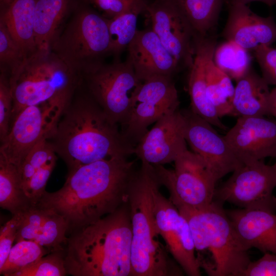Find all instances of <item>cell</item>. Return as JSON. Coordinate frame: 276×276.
<instances>
[{"mask_svg": "<svg viewBox=\"0 0 276 276\" xmlns=\"http://www.w3.org/2000/svg\"><path fill=\"white\" fill-rule=\"evenodd\" d=\"M134 164L135 160L116 156L82 166L68 172L60 189L45 191L36 205L61 215L71 233L114 212L128 201Z\"/></svg>", "mask_w": 276, "mask_h": 276, "instance_id": "cell-1", "label": "cell"}, {"mask_svg": "<svg viewBox=\"0 0 276 276\" xmlns=\"http://www.w3.org/2000/svg\"><path fill=\"white\" fill-rule=\"evenodd\" d=\"M66 164L68 172L113 157H127L134 147L82 84L48 138Z\"/></svg>", "mask_w": 276, "mask_h": 276, "instance_id": "cell-2", "label": "cell"}, {"mask_svg": "<svg viewBox=\"0 0 276 276\" xmlns=\"http://www.w3.org/2000/svg\"><path fill=\"white\" fill-rule=\"evenodd\" d=\"M132 225L128 201L114 212L71 233L65 267L74 276H131Z\"/></svg>", "mask_w": 276, "mask_h": 276, "instance_id": "cell-3", "label": "cell"}, {"mask_svg": "<svg viewBox=\"0 0 276 276\" xmlns=\"http://www.w3.org/2000/svg\"><path fill=\"white\" fill-rule=\"evenodd\" d=\"M160 183L154 166L141 161L128 191L132 225L131 276H180L185 273L161 243L153 211V190Z\"/></svg>", "mask_w": 276, "mask_h": 276, "instance_id": "cell-4", "label": "cell"}, {"mask_svg": "<svg viewBox=\"0 0 276 276\" xmlns=\"http://www.w3.org/2000/svg\"><path fill=\"white\" fill-rule=\"evenodd\" d=\"M10 83L13 99L12 122L24 108L44 102L62 114L81 85L82 76L51 49L37 50Z\"/></svg>", "mask_w": 276, "mask_h": 276, "instance_id": "cell-5", "label": "cell"}, {"mask_svg": "<svg viewBox=\"0 0 276 276\" xmlns=\"http://www.w3.org/2000/svg\"><path fill=\"white\" fill-rule=\"evenodd\" d=\"M222 204L213 200L198 210L180 209L190 226L196 251L209 250L213 266L204 269L210 275L241 276L251 261Z\"/></svg>", "mask_w": 276, "mask_h": 276, "instance_id": "cell-6", "label": "cell"}, {"mask_svg": "<svg viewBox=\"0 0 276 276\" xmlns=\"http://www.w3.org/2000/svg\"><path fill=\"white\" fill-rule=\"evenodd\" d=\"M83 0L55 37L51 50L82 75L110 55L108 19Z\"/></svg>", "mask_w": 276, "mask_h": 276, "instance_id": "cell-7", "label": "cell"}, {"mask_svg": "<svg viewBox=\"0 0 276 276\" xmlns=\"http://www.w3.org/2000/svg\"><path fill=\"white\" fill-rule=\"evenodd\" d=\"M143 82L126 60L105 62L82 75V85L116 123L127 121L132 100Z\"/></svg>", "mask_w": 276, "mask_h": 276, "instance_id": "cell-8", "label": "cell"}, {"mask_svg": "<svg viewBox=\"0 0 276 276\" xmlns=\"http://www.w3.org/2000/svg\"><path fill=\"white\" fill-rule=\"evenodd\" d=\"M174 163L173 169L153 166L161 186L169 191V200L178 210H198L210 204L217 181L204 160L188 150Z\"/></svg>", "mask_w": 276, "mask_h": 276, "instance_id": "cell-9", "label": "cell"}, {"mask_svg": "<svg viewBox=\"0 0 276 276\" xmlns=\"http://www.w3.org/2000/svg\"><path fill=\"white\" fill-rule=\"evenodd\" d=\"M276 187V164H265L263 160L243 164L231 177L216 189L214 200L227 202L242 209H260L274 213L276 198L272 192Z\"/></svg>", "mask_w": 276, "mask_h": 276, "instance_id": "cell-10", "label": "cell"}, {"mask_svg": "<svg viewBox=\"0 0 276 276\" xmlns=\"http://www.w3.org/2000/svg\"><path fill=\"white\" fill-rule=\"evenodd\" d=\"M179 106L172 77L156 76L144 81L132 100L127 121L121 126L122 135L135 147L150 125Z\"/></svg>", "mask_w": 276, "mask_h": 276, "instance_id": "cell-11", "label": "cell"}, {"mask_svg": "<svg viewBox=\"0 0 276 276\" xmlns=\"http://www.w3.org/2000/svg\"><path fill=\"white\" fill-rule=\"evenodd\" d=\"M62 113L44 102L27 106L13 119L9 132L1 142L0 155L18 168L41 140L48 138Z\"/></svg>", "mask_w": 276, "mask_h": 276, "instance_id": "cell-12", "label": "cell"}, {"mask_svg": "<svg viewBox=\"0 0 276 276\" xmlns=\"http://www.w3.org/2000/svg\"><path fill=\"white\" fill-rule=\"evenodd\" d=\"M157 183L153 190V211L157 231L172 258L189 276L201 275L195 255V246L188 222L177 208L159 191Z\"/></svg>", "mask_w": 276, "mask_h": 276, "instance_id": "cell-13", "label": "cell"}, {"mask_svg": "<svg viewBox=\"0 0 276 276\" xmlns=\"http://www.w3.org/2000/svg\"><path fill=\"white\" fill-rule=\"evenodd\" d=\"M146 11L151 29L181 69L189 68L193 61L196 35L175 0H154L148 3Z\"/></svg>", "mask_w": 276, "mask_h": 276, "instance_id": "cell-14", "label": "cell"}, {"mask_svg": "<svg viewBox=\"0 0 276 276\" xmlns=\"http://www.w3.org/2000/svg\"><path fill=\"white\" fill-rule=\"evenodd\" d=\"M181 112L187 144L192 152L204 160L217 181L243 165L225 136L219 134L212 124L191 108Z\"/></svg>", "mask_w": 276, "mask_h": 276, "instance_id": "cell-15", "label": "cell"}, {"mask_svg": "<svg viewBox=\"0 0 276 276\" xmlns=\"http://www.w3.org/2000/svg\"><path fill=\"white\" fill-rule=\"evenodd\" d=\"M185 121L179 109L157 120L134 149L141 161L153 166L174 162L188 150L185 135Z\"/></svg>", "mask_w": 276, "mask_h": 276, "instance_id": "cell-16", "label": "cell"}, {"mask_svg": "<svg viewBox=\"0 0 276 276\" xmlns=\"http://www.w3.org/2000/svg\"><path fill=\"white\" fill-rule=\"evenodd\" d=\"M224 136L243 164L276 157V119L238 117Z\"/></svg>", "mask_w": 276, "mask_h": 276, "instance_id": "cell-17", "label": "cell"}, {"mask_svg": "<svg viewBox=\"0 0 276 276\" xmlns=\"http://www.w3.org/2000/svg\"><path fill=\"white\" fill-rule=\"evenodd\" d=\"M127 50L126 60L142 82L156 76L172 77L181 69L151 28L137 30Z\"/></svg>", "mask_w": 276, "mask_h": 276, "instance_id": "cell-18", "label": "cell"}, {"mask_svg": "<svg viewBox=\"0 0 276 276\" xmlns=\"http://www.w3.org/2000/svg\"><path fill=\"white\" fill-rule=\"evenodd\" d=\"M16 215L18 223L15 242L32 241L50 252L64 250L68 225L61 215L36 205Z\"/></svg>", "mask_w": 276, "mask_h": 276, "instance_id": "cell-19", "label": "cell"}, {"mask_svg": "<svg viewBox=\"0 0 276 276\" xmlns=\"http://www.w3.org/2000/svg\"><path fill=\"white\" fill-rule=\"evenodd\" d=\"M223 35L248 51L270 46L276 41V23L272 16H260L246 5H229Z\"/></svg>", "mask_w": 276, "mask_h": 276, "instance_id": "cell-20", "label": "cell"}, {"mask_svg": "<svg viewBox=\"0 0 276 276\" xmlns=\"http://www.w3.org/2000/svg\"><path fill=\"white\" fill-rule=\"evenodd\" d=\"M236 233L248 250L276 254V214L260 210L240 209L226 211Z\"/></svg>", "mask_w": 276, "mask_h": 276, "instance_id": "cell-21", "label": "cell"}, {"mask_svg": "<svg viewBox=\"0 0 276 276\" xmlns=\"http://www.w3.org/2000/svg\"><path fill=\"white\" fill-rule=\"evenodd\" d=\"M216 47L214 40L208 37H196L193 61L189 68L188 90L191 109L213 126L225 130L226 127L221 122L206 91V64L209 58L214 55Z\"/></svg>", "mask_w": 276, "mask_h": 276, "instance_id": "cell-22", "label": "cell"}, {"mask_svg": "<svg viewBox=\"0 0 276 276\" xmlns=\"http://www.w3.org/2000/svg\"><path fill=\"white\" fill-rule=\"evenodd\" d=\"M57 155L47 138L41 140L18 168L24 191L35 205L45 191L48 180L56 165Z\"/></svg>", "mask_w": 276, "mask_h": 276, "instance_id": "cell-23", "label": "cell"}, {"mask_svg": "<svg viewBox=\"0 0 276 276\" xmlns=\"http://www.w3.org/2000/svg\"><path fill=\"white\" fill-rule=\"evenodd\" d=\"M235 86L231 116H270L269 85L262 76L250 68L238 80Z\"/></svg>", "mask_w": 276, "mask_h": 276, "instance_id": "cell-24", "label": "cell"}, {"mask_svg": "<svg viewBox=\"0 0 276 276\" xmlns=\"http://www.w3.org/2000/svg\"><path fill=\"white\" fill-rule=\"evenodd\" d=\"M37 0H11L1 6L0 21L26 58L36 50L34 13Z\"/></svg>", "mask_w": 276, "mask_h": 276, "instance_id": "cell-25", "label": "cell"}, {"mask_svg": "<svg viewBox=\"0 0 276 276\" xmlns=\"http://www.w3.org/2000/svg\"><path fill=\"white\" fill-rule=\"evenodd\" d=\"M77 0H37L34 13V34L37 50H50L62 25L72 14Z\"/></svg>", "mask_w": 276, "mask_h": 276, "instance_id": "cell-26", "label": "cell"}, {"mask_svg": "<svg viewBox=\"0 0 276 276\" xmlns=\"http://www.w3.org/2000/svg\"><path fill=\"white\" fill-rule=\"evenodd\" d=\"M0 206L12 215L32 206L23 188L17 167L1 155Z\"/></svg>", "mask_w": 276, "mask_h": 276, "instance_id": "cell-27", "label": "cell"}, {"mask_svg": "<svg viewBox=\"0 0 276 276\" xmlns=\"http://www.w3.org/2000/svg\"><path fill=\"white\" fill-rule=\"evenodd\" d=\"M223 0H175L196 36L208 37L216 26Z\"/></svg>", "mask_w": 276, "mask_h": 276, "instance_id": "cell-28", "label": "cell"}, {"mask_svg": "<svg viewBox=\"0 0 276 276\" xmlns=\"http://www.w3.org/2000/svg\"><path fill=\"white\" fill-rule=\"evenodd\" d=\"M213 55L208 59L205 67L206 91L209 100L221 118L231 115L235 86L232 79L215 65Z\"/></svg>", "mask_w": 276, "mask_h": 276, "instance_id": "cell-29", "label": "cell"}, {"mask_svg": "<svg viewBox=\"0 0 276 276\" xmlns=\"http://www.w3.org/2000/svg\"><path fill=\"white\" fill-rule=\"evenodd\" d=\"M249 51L231 40H226L216 47L213 61L232 79L237 81L250 68Z\"/></svg>", "mask_w": 276, "mask_h": 276, "instance_id": "cell-30", "label": "cell"}, {"mask_svg": "<svg viewBox=\"0 0 276 276\" xmlns=\"http://www.w3.org/2000/svg\"><path fill=\"white\" fill-rule=\"evenodd\" d=\"M143 12L142 10H134L108 19L110 52L114 60H120V55L134 38L137 31L138 16Z\"/></svg>", "mask_w": 276, "mask_h": 276, "instance_id": "cell-31", "label": "cell"}, {"mask_svg": "<svg viewBox=\"0 0 276 276\" xmlns=\"http://www.w3.org/2000/svg\"><path fill=\"white\" fill-rule=\"evenodd\" d=\"M49 253L47 249L32 241L22 240L15 242L5 263L0 268V274L4 276H13L17 271Z\"/></svg>", "mask_w": 276, "mask_h": 276, "instance_id": "cell-32", "label": "cell"}, {"mask_svg": "<svg viewBox=\"0 0 276 276\" xmlns=\"http://www.w3.org/2000/svg\"><path fill=\"white\" fill-rule=\"evenodd\" d=\"M27 58L5 25L0 21L1 72L7 74L11 79Z\"/></svg>", "mask_w": 276, "mask_h": 276, "instance_id": "cell-33", "label": "cell"}, {"mask_svg": "<svg viewBox=\"0 0 276 276\" xmlns=\"http://www.w3.org/2000/svg\"><path fill=\"white\" fill-rule=\"evenodd\" d=\"M66 274L64 251H59L43 256L17 271L13 276H63Z\"/></svg>", "mask_w": 276, "mask_h": 276, "instance_id": "cell-34", "label": "cell"}, {"mask_svg": "<svg viewBox=\"0 0 276 276\" xmlns=\"http://www.w3.org/2000/svg\"><path fill=\"white\" fill-rule=\"evenodd\" d=\"M13 96L9 76L0 74V141L8 135L11 124Z\"/></svg>", "mask_w": 276, "mask_h": 276, "instance_id": "cell-35", "label": "cell"}, {"mask_svg": "<svg viewBox=\"0 0 276 276\" xmlns=\"http://www.w3.org/2000/svg\"><path fill=\"white\" fill-rule=\"evenodd\" d=\"M91 4L108 19L134 10L146 11L147 0H92Z\"/></svg>", "mask_w": 276, "mask_h": 276, "instance_id": "cell-36", "label": "cell"}, {"mask_svg": "<svg viewBox=\"0 0 276 276\" xmlns=\"http://www.w3.org/2000/svg\"><path fill=\"white\" fill-rule=\"evenodd\" d=\"M254 52L260 67L262 77L268 85L276 86V49L271 45L263 46Z\"/></svg>", "mask_w": 276, "mask_h": 276, "instance_id": "cell-37", "label": "cell"}, {"mask_svg": "<svg viewBox=\"0 0 276 276\" xmlns=\"http://www.w3.org/2000/svg\"><path fill=\"white\" fill-rule=\"evenodd\" d=\"M18 218L17 215H13L10 220L1 227L0 229V268L6 261L15 242Z\"/></svg>", "mask_w": 276, "mask_h": 276, "instance_id": "cell-38", "label": "cell"}, {"mask_svg": "<svg viewBox=\"0 0 276 276\" xmlns=\"http://www.w3.org/2000/svg\"><path fill=\"white\" fill-rule=\"evenodd\" d=\"M241 276H276V254L264 253L255 261H250Z\"/></svg>", "mask_w": 276, "mask_h": 276, "instance_id": "cell-39", "label": "cell"}, {"mask_svg": "<svg viewBox=\"0 0 276 276\" xmlns=\"http://www.w3.org/2000/svg\"><path fill=\"white\" fill-rule=\"evenodd\" d=\"M229 5L234 4H244L246 5L252 2H260L263 3L268 6L272 7L276 5V0H226Z\"/></svg>", "mask_w": 276, "mask_h": 276, "instance_id": "cell-40", "label": "cell"}, {"mask_svg": "<svg viewBox=\"0 0 276 276\" xmlns=\"http://www.w3.org/2000/svg\"><path fill=\"white\" fill-rule=\"evenodd\" d=\"M269 109L270 116L276 118V87L270 90Z\"/></svg>", "mask_w": 276, "mask_h": 276, "instance_id": "cell-41", "label": "cell"}, {"mask_svg": "<svg viewBox=\"0 0 276 276\" xmlns=\"http://www.w3.org/2000/svg\"><path fill=\"white\" fill-rule=\"evenodd\" d=\"M11 0H0L1 6L9 3Z\"/></svg>", "mask_w": 276, "mask_h": 276, "instance_id": "cell-42", "label": "cell"}, {"mask_svg": "<svg viewBox=\"0 0 276 276\" xmlns=\"http://www.w3.org/2000/svg\"><path fill=\"white\" fill-rule=\"evenodd\" d=\"M85 1H86L88 2V3H91L92 0H85Z\"/></svg>", "mask_w": 276, "mask_h": 276, "instance_id": "cell-43", "label": "cell"}, {"mask_svg": "<svg viewBox=\"0 0 276 276\" xmlns=\"http://www.w3.org/2000/svg\"><path fill=\"white\" fill-rule=\"evenodd\" d=\"M275 164H276V162L275 163Z\"/></svg>", "mask_w": 276, "mask_h": 276, "instance_id": "cell-44", "label": "cell"}]
</instances>
